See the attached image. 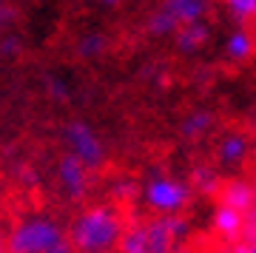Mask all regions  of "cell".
Here are the masks:
<instances>
[{
    "instance_id": "30bf717a",
    "label": "cell",
    "mask_w": 256,
    "mask_h": 253,
    "mask_svg": "<svg viewBox=\"0 0 256 253\" xmlns=\"http://www.w3.org/2000/svg\"><path fill=\"white\" fill-rule=\"evenodd\" d=\"M254 199H256V190L245 180H230L222 188V202H228V205H234L239 210H250L254 208Z\"/></svg>"
},
{
    "instance_id": "4fadbf2b",
    "label": "cell",
    "mask_w": 256,
    "mask_h": 253,
    "mask_svg": "<svg viewBox=\"0 0 256 253\" xmlns=\"http://www.w3.org/2000/svg\"><path fill=\"white\" fill-rule=\"evenodd\" d=\"M228 9L236 14L239 20H250L256 18V0H225Z\"/></svg>"
},
{
    "instance_id": "d6986e66",
    "label": "cell",
    "mask_w": 256,
    "mask_h": 253,
    "mask_svg": "<svg viewBox=\"0 0 256 253\" xmlns=\"http://www.w3.org/2000/svg\"><path fill=\"white\" fill-rule=\"evenodd\" d=\"M254 154H256V142H254Z\"/></svg>"
},
{
    "instance_id": "8fae6325",
    "label": "cell",
    "mask_w": 256,
    "mask_h": 253,
    "mask_svg": "<svg viewBox=\"0 0 256 253\" xmlns=\"http://www.w3.org/2000/svg\"><path fill=\"white\" fill-rule=\"evenodd\" d=\"M225 52H228V57H234V60H248V57L254 54V40H250V34H248L245 28H234L228 34Z\"/></svg>"
},
{
    "instance_id": "ffe728a7",
    "label": "cell",
    "mask_w": 256,
    "mask_h": 253,
    "mask_svg": "<svg viewBox=\"0 0 256 253\" xmlns=\"http://www.w3.org/2000/svg\"><path fill=\"white\" fill-rule=\"evenodd\" d=\"M250 253H256V250H250Z\"/></svg>"
},
{
    "instance_id": "52a82bcc",
    "label": "cell",
    "mask_w": 256,
    "mask_h": 253,
    "mask_svg": "<svg viewBox=\"0 0 256 253\" xmlns=\"http://www.w3.org/2000/svg\"><path fill=\"white\" fill-rule=\"evenodd\" d=\"M245 228V210L234 208L228 202H222L220 208L214 210V230L222 236V239H236Z\"/></svg>"
},
{
    "instance_id": "2e32d148",
    "label": "cell",
    "mask_w": 256,
    "mask_h": 253,
    "mask_svg": "<svg viewBox=\"0 0 256 253\" xmlns=\"http://www.w3.org/2000/svg\"><path fill=\"white\" fill-rule=\"evenodd\" d=\"M46 253H77V248H74V244H72V239L66 236L63 242H57L54 248H52V250H46Z\"/></svg>"
},
{
    "instance_id": "9c48e42d",
    "label": "cell",
    "mask_w": 256,
    "mask_h": 253,
    "mask_svg": "<svg viewBox=\"0 0 256 253\" xmlns=\"http://www.w3.org/2000/svg\"><path fill=\"white\" fill-rule=\"evenodd\" d=\"M210 40V28L196 20V23H188L176 32V48L182 52V54H194V52H200L202 46H208Z\"/></svg>"
},
{
    "instance_id": "7c38bea8",
    "label": "cell",
    "mask_w": 256,
    "mask_h": 253,
    "mask_svg": "<svg viewBox=\"0 0 256 253\" xmlns=\"http://www.w3.org/2000/svg\"><path fill=\"white\" fill-rule=\"evenodd\" d=\"M210 126H214V117L208 111H196V114H188V120L182 122V134L191 140H200L210 131Z\"/></svg>"
},
{
    "instance_id": "ba28073f",
    "label": "cell",
    "mask_w": 256,
    "mask_h": 253,
    "mask_svg": "<svg viewBox=\"0 0 256 253\" xmlns=\"http://www.w3.org/2000/svg\"><path fill=\"white\" fill-rule=\"evenodd\" d=\"M248 151H250V142L242 131H234V134L222 136L220 148H216V156H220L222 165H242L245 162Z\"/></svg>"
},
{
    "instance_id": "9a60e30c",
    "label": "cell",
    "mask_w": 256,
    "mask_h": 253,
    "mask_svg": "<svg viewBox=\"0 0 256 253\" xmlns=\"http://www.w3.org/2000/svg\"><path fill=\"white\" fill-rule=\"evenodd\" d=\"M194 180L200 182L205 190H210L214 185H216V176H214V171H208V168H200V171L194 174Z\"/></svg>"
},
{
    "instance_id": "277c9868",
    "label": "cell",
    "mask_w": 256,
    "mask_h": 253,
    "mask_svg": "<svg viewBox=\"0 0 256 253\" xmlns=\"http://www.w3.org/2000/svg\"><path fill=\"white\" fill-rule=\"evenodd\" d=\"M191 196V185L174 180V176H151L146 182V202L156 214H180Z\"/></svg>"
},
{
    "instance_id": "5b68a950",
    "label": "cell",
    "mask_w": 256,
    "mask_h": 253,
    "mask_svg": "<svg viewBox=\"0 0 256 253\" xmlns=\"http://www.w3.org/2000/svg\"><path fill=\"white\" fill-rule=\"evenodd\" d=\"M66 145H68V151H72L74 156H80L82 162L88 165L92 171H97L102 165V142L100 136H97V131H94L88 122H80V120H74V122H68L66 126Z\"/></svg>"
},
{
    "instance_id": "7a4b0ae2",
    "label": "cell",
    "mask_w": 256,
    "mask_h": 253,
    "mask_svg": "<svg viewBox=\"0 0 256 253\" xmlns=\"http://www.w3.org/2000/svg\"><path fill=\"white\" fill-rule=\"evenodd\" d=\"M63 225L54 216H26L12 228L6 236V250L9 253H46L57 242L66 239Z\"/></svg>"
},
{
    "instance_id": "6da1fadb",
    "label": "cell",
    "mask_w": 256,
    "mask_h": 253,
    "mask_svg": "<svg viewBox=\"0 0 256 253\" xmlns=\"http://www.w3.org/2000/svg\"><path fill=\"white\" fill-rule=\"evenodd\" d=\"M122 234H126L122 219L108 205L82 210L68 228V239L77 253H111L114 248H120Z\"/></svg>"
},
{
    "instance_id": "8992f818",
    "label": "cell",
    "mask_w": 256,
    "mask_h": 253,
    "mask_svg": "<svg viewBox=\"0 0 256 253\" xmlns=\"http://www.w3.org/2000/svg\"><path fill=\"white\" fill-rule=\"evenodd\" d=\"M88 171L92 168L82 162L80 156H74L72 151L60 156V162H57V182H60V188L66 190L68 199L86 196V190H88Z\"/></svg>"
},
{
    "instance_id": "e0dca14e",
    "label": "cell",
    "mask_w": 256,
    "mask_h": 253,
    "mask_svg": "<svg viewBox=\"0 0 256 253\" xmlns=\"http://www.w3.org/2000/svg\"><path fill=\"white\" fill-rule=\"evenodd\" d=\"M0 250H6V239H3V234H0Z\"/></svg>"
},
{
    "instance_id": "5bb4252c",
    "label": "cell",
    "mask_w": 256,
    "mask_h": 253,
    "mask_svg": "<svg viewBox=\"0 0 256 253\" xmlns=\"http://www.w3.org/2000/svg\"><path fill=\"white\" fill-rule=\"evenodd\" d=\"M102 52V37L92 34V37H82L80 40V54L82 57H94V54H100Z\"/></svg>"
},
{
    "instance_id": "ac0fdd59",
    "label": "cell",
    "mask_w": 256,
    "mask_h": 253,
    "mask_svg": "<svg viewBox=\"0 0 256 253\" xmlns=\"http://www.w3.org/2000/svg\"><path fill=\"white\" fill-rule=\"evenodd\" d=\"M100 3H108V6H111V3H117V0H100Z\"/></svg>"
},
{
    "instance_id": "3957f363",
    "label": "cell",
    "mask_w": 256,
    "mask_h": 253,
    "mask_svg": "<svg viewBox=\"0 0 256 253\" xmlns=\"http://www.w3.org/2000/svg\"><path fill=\"white\" fill-rule=\"evenodd\" d=\"M205 14H208V0H162V6L148 20V32L156 37L176 34L188 23L205 20Z\"/></svg>"
}]
</instances>
